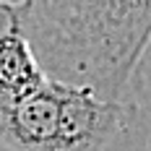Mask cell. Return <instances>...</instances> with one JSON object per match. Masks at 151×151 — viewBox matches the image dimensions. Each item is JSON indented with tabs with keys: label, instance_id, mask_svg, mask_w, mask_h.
Returning <instances> with one entry per match:
<instances>
[{
	"label": "cell",
	"instance_id": "6da1fadb",
	"mask_svg": "<svg viewBox=\"0 0 151 151\" xmlns=\"http://www.w3.org/2000/svg\"><path fill=\"white\" fill-rule=\"evenodd\" d=\"M18 31L50 81L122 102L151 45V0L18 3Z\"/></svg>",
	"mask_w": 151,
	"mask_h": 151
},
{
	"label": "cell",
	"instance_id": "7a4b0ae2",
	"mask_svg": "<svg viewBox=\"0 0 151 151\" xmlns=\"http://www.w3.org/2000/svg\"><path fill=\"white\" fill-rule=\"evenodd\" d=\"M128 125L125 102H107L86 89L63 86V109L55 151H104Z\"/></svg>",
	"mask_w": 151,
	"mask_h": 151
},
{
	"label": "cell",
	"instance_id": "3957f363",
	"mask_svg": "<svg viewBox=\"0 0 151 151\" xmlns=\"http://www.w3.org/2000/svg\"><path fill=\"white\" fill-rule=\"evenodd\" d=\"M63 109V83L47 78L18 96L0 141L13 151H55Z\"/></svg>",
	"mask_w": 151,
	"mask_h": 151
},
{
	"label": "cell",
	"instance_id": "277c9868",
	"mask_svg": "<svg viewBox=\"0 0 151 151\" xmlns=\"http://www.w3.org/2000/svg\"><path fill=\"white\" fill-rule=\"evenodd\" d=\"M47 76L42 73L39 63L34 58V50L21 31H11L0 37V86L26 94L42 86Z\"/></svg>",
	"mask_w": 151,
	"mask_h": 151
},
{
	"label": "cell",
	"instance_id": "5b68a950",
	"mask_svg": "<svg viewBox=\"0 0 151 151\" xmlns=\"http://www.w3.org/2000/svg\"><path fill=\"white\" fill-rule=\"evenodd\" d=\"M18 31V3H0V37Z\"/></svg>",
	"mask_w": 151,
	"mask_h": 151
},
{
	"label": "cell",
	"instance_id": "8992f818",
	"mask_svg": "<svg viewBox=\"0 0 151 151\" xmlns=\"http://www.w3.org/2000/svg\"><path fill=\"white\" fill-rule=\"evenodd\" d=\"M18 96H21V94H16V91L5 89V86H0V133L5 130L8 117H11V112H13V107H16V102H18Z\"/></svg>",
	"mask_w": 151,
	"mask_h": 151
},
{
	"label": "cell",
	"instance_id": "52a82bcc",
	"mask_svg": "<svg viewBox=\"0 0 151 151\" xmlns=\"http://www.w3.org/2000/svg\"><path fill=\"white\" fill-rule=\"evenodd\" d=\"M146 151H151V141H149V149H146Z\"/></svg>",
	"mask_w": 151,
	"mask_h": 151
}]
</instances>
